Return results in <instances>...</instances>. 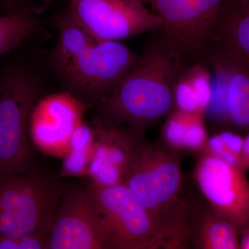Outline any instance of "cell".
Here are the masks:
<instances>
[{
  "label": "cell",
  "mask_w": 249,
  "mask_h": 249,
  "mask_svg": "<svg viewBox=\"0 0 249 249\" xmlns=\"http://www.w3.org/2000/svg\"><path fill=\"white\" fill-rule=\"evenodd\" d=\"M58 41L49 62L65 91L90 107L109 97L140 55L116 41H101L77 22L68 9L54 19Z\"/></svg>",
  "instance_id": "1"
},
{
  "label": "cell",
  "mask_w": 249,
  "mask_h": 249,
  "mask_svg": "<svg viewBox=\"0 0 249 249\" xmlns=\"http://www.w3.org/2000/svg\"><path fill=\"white\" fill-rule=\"evenodd\" d=\"M179 67L157 34L149 39L138 62L109 97L98 106L93 121L123 125L142 133L173 110Z\"/></svg>",
  "instance_id": "2"
},
{
  "label": "cell",
  "mask_w": 249,
  "mask_h": 249,
  "mask_svg": "<svg viewBox=\"0 0 249 249\" xmlns=\"http://www.w3.org/2000/svg\"><path fill=\"white\" fill-rule=\"evenodd\" d=\"M40 95L38 80L22 64L10 65L0 76V177L34 172L29 123Z\"/></svg>",
  "instance_id": "3"
},
{
  "label": "cell",
  "mask_w": 249,
  "mask_h": 249,
  "mask_svg": "<svg viewBox=\"0 0 249 249\" xmlns=\"http://www.w3.org/2000/svg\"><path fill=\"white\" fill-rule=\"evenodd\" d=\"M65 187L34 172L0 177V236L49 235Z\"/></svg>",
  "instance_id": "4"
},
{
  "label": "cell",
  "mask_w": 249,
  "mask_h": 249,
  "mask_svg": "<svg viewBox=\"0 0 249 249\" xmlns=\"http://www.w3.org/2000/svg\"><path fill=\"white\" fill-rule=\"evenodd\" d=\"M161 19L158 36L182 70L202 62L224 0H142Z\"/></svg>",
  "instance_id": "5"
},
{
  "label": "cell",
  "mask_w": 249,
  "mask_h": 249,
  "mask_svg": "<svg viewBox=\"0 0 249 249\" xmlns=\"http://www.w3.org/2000/svg\"><path fill=\"white\" fill-rule=\"evenodd\" d=\"M106 249H155L163 247L155 219L124 183L87 186Z\"/></svg>",
  "instance_id": "6"
},
{
  "label": "cell",
  "mask_w": 249,
  "mask_h": 249,
  "mask_svg": "<svg viewBox=\"0 0 249 249\" xmlns=\"http://www.w3.org/2000/svg\"><path fill=\"white\" fill-rule=\"evenodd\" d=\"M181 182V170L175 156L139 137L123 183L151 214L158 227L166 208L176 199Z\"/></svg>",
  "instance_id": "7"
},
{
  "label": "cell",
  "mask_w": 249,
  "mask_h": 249,
  "mask_svg": "<svg viewBox=\"0 0 249 249\" xmlns=\"http://www.w3.org/2000/svg\"><path fill=\"white\" fill-rule=\"evenodd\" d=\"M202 62L212 73L213 96L204 115L240 131H249V63L213 39Z\"/></svg>",
  "instance_id": "8"
},
{
  "label": "cell",
  "mask_w": 249,
  "mask_h": 249,
  "mask_svg": "<svg viewBox=\"0 0 249 249\" xmlns=\"http://www.w3.org/2000/svg\"><path fill=\"white\" fill-rule=\"evenodd\" d=\"M68 11L93 37L116 41L159 32L162 20L142 0H70Z\"/></svg>",
  "instance_id": "9"
},
{
  "label": "cell",
  "mask_w": 249,
  "mask_h": 249,
  "mask_svg": "<svg viewBox=\"0 0 249 249\" xmlns=\"http://www.w3.org/2000/svg\"><path fill=\"white\" fill-rule=\"evenodd\" d=\"M196 177L213 212L232 224L240 235L249 231V181L243 170L210 155L199 162Z\"/></svg>",
  "instance_id": "10"
},
{
  "label": "cell",
  "mask_w": 249,
  "mask_h": 249,
  "mask_svg": "<svg viewBox=\"0 0 249 249\" xmlns=\"http://www.w3.org/2000/svg\"><path fill=\"white\" fill-rule=\"evenodd\" d=\"M89 107L65 91L40 98L29 119L31 144L46 155L63 158L72 134Z\"/></svg>",
  "instance_id": "11"
},
{
  "label": "cell",
  "mask_w": 249,
  "mask_h": 249,
  "mask_svg": "<svg viewBox=\"0 0 249 249\" xmlns=\"http://www.w3.org/2000/svg\"><path fill=\"white\" fill-rule=\"evenodd\" d=\"M48 249H106L86 188L65 186L49 233Z\"/></svg>",
  "instance_id": "12"
},
{
  "label": "cell",
  "mask_w": 249,
  "mask_h": 249,
  "mask_svg": "<svg viewBox=\"0 0 249 249\" xmlns=\"http://www.w3.org/2000/svg\"><path fill=\"white\" fill-rule=\"evenodd\" d=\"M91 124L95 145L88 176L100 186L123 183L136 142L142 133L123 125H106L95 121Z\"/></svg>",
  "instance_id": "13"
},
{
  "label": "cell",
  "mask_w": 249,
  "mask_h": 249,
  "mask_svg": "<svg viewBox=\"0 0 249 249\" xmlns=\"http://www.w3.org/2000/svg\"><path fill=\"white\" fill-rule=\"evenodd\" d=\"M213 39L249 63V0H224Z\"/></svg>",
  "instance_id": "14"
},
{
  "label": "cell",
  "mask_w": 249,
  "mask_h": 249,
  "mask_svg": "<svg viewBox=\"0 0 249 249\" xmlns=\"http://www.w3.org/2000/svg\"><path fill=\"white\" fill-rule=\"evenodd\" d=\"M212 96V73L204 62L192 64L180 71L175 88V108L204 114Z\"/></svg>",
  "instance_id": "15"
},
{
  "label": "cell",
  "mask_w": 249,
  "mask_h": 249,
  "mask_svg": "<svg viewBox=\"0 0 249 249\" xmlns=\"http://www.w3.org/2000/svg\"><path fill=\"white\" fill-rule=\"evenodd\" d=\"M95 145L92 124L83 121L72 134L64 156L60 178L88 176Z\"/></svg>",
  "instance_id": "16"
},
{
  "label": "cell",
  "mask_w": 249,
  "mask_h": 249,
  "mask_svg": "<svg viewBox=\"0 0 249 249\" xmlns=\"http://www.w3.org/2000/svg\"><path fill=\"white\" fill-rule=\"evenodd\" d=\"M204 114L175 109L168 114L164 132L167 140L177 147H196L204 142Z\"/></svg>",
  "instance_id": "17"
},
{
  "label": "cell",
  "mask_w": 249,
  "mask_h": 249,
  "mask_svg": "<svg viewBox=\"0 0 249 249\" xmlns=\"http://www.w3.org/2000/svg\"><path fill=\"white\" fill-rule=\"evenodd\" d=\"M37 27L35 15L24 8L12 7L8 14L0 16V57L19 48Z\"/></svg>",
  "instance_id": "18"
},
{
  "label": "cell",
  "mask_w": 249,
  "mask_h": 249,
  "mask_svg": "<svg viewBox=\"0 0 249 249\" xmlns=\"http://www.w3.org/2000/svg\"><path fill=\"white\" fill-rule=\"evenodd\" d=\"M238 231L232 224L213 212L206 216L199 231V246L206 249H240Z\"/></svg>",
  "instance_id": "19"
},
{
  "label": "cell",
  "mask_w": 249,
  "mask_h": 249,
  "mask_svg": "<svg viewBox=\"0 0 249 249\" xmlns=\"http://www.w3.org/2000/svg\"><path fill=\"white\" fill-rule=\"evenodd\" d=\"M48 234L38 232L18 239V249H48Z\"/></svg>",
  "instance_id": "20"
},
{
  "label": "cell",
  "mask_w": 249,
  "mask_h": 249,
  "mask_svg": "<svg viewBox=\"0 0 249 249\" xmlns=\"http://www.w3.org/2000/svg\"><path fill=\"white\" fill-rule=\"evenodd\" d=\"M0 249H18V239L0 236Z\"/></svg>",
  "instance_id": "21"
},
{
  "label": "cell",
  "mask_w": 249,
  "mask_h": 249,
  "mask_svg": "<svg viewBox=\"0 0 249 249\" xmlns=\"http://www.w3.org/2000/svg\"><path fill=\"white\" fill-rule=\"evenodd\" d=\"M242 237V241H240V249H249V231L244 234Z\"/></svg>",
  "instance_id": "22"
},
{
  "label": "cell",
  "mask_w": 249,
  "mask_h": 249,
  "mask_svg": "<svg viewBox=\"0 0 249 249\" xmlns=\"http://www.w3.org/2000/svg\"><path fill=\"white\" fill-rule=\"evenodd\" d=\"M22 1H24V0H4L5 2L7 3L10 6H14L17 3ZM37 1H40V2L43 3V4H49L52 3L53 0H37Z\"/></svg>",
  "instance_id": "23"
}]
</instances>
